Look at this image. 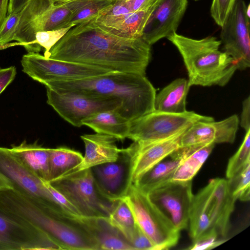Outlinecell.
<instances>
[{
  "label": "cell",
  "instance_id": "6da1fadb",
  "mask_svg": "<svg viewBox=\"0 0 250 250\" xmlns=\"http://www.w3.org/2000/svg\"><path fill=\"white\" fill-rule=\"evenodd\" d=\"M87 19L72 27L51 48L49 58L146 76L151 45L142 38L113 35Z\"/></svg>",
  "mask_w": 250,
  "mask_h": 250
},
{
  "label": "cell",
  "instance_id": "7a4b0ae2",
  "mask_svg": "<svg viewBox=\"0 0 250 250\" xmlns=\"http://www.w3.org/2000/svg\"><path fill=\"white\" fill-rule=\"evenodd\" d=\"M46 87L59 92H73L120 100L117 111L130 122L154 110L156 89L139 74L111 71L82 79L46 83Z\"/></svg>",
  "mask_w": 250,
  "mask_h": 250
},
{
  "label": "cell",
  "instance_id": "3957f363",
  "mask_svg": "<svg viewBox=\"0 0 250 250\" xmlns=\"http://www.w3.org/2000/svg\"><path fill=\"white\" fill-rule=\"evenodd\" d=\"M0 208L45 234L60 249L73 245L80 234L78 223L58 205H47L12 190H0Z\"/></svg>",
  "mask_w": 250,
  "mask_h": 250
},
{
  "label": "cell",
  "instance_id": "277c9868",
  "mask_svg": "<svg viewBox=\"0 0 250 250\" xmlns=\"http://www.w3.org/2000/svg\"><path fill=\"white\" fill-rule=\"evenodd\" d=\"M167 39L176 47L182 57L190 86H223L237 70L233 59L219 50L221 42L216 37L196 40L175 33Z\"/></svg>",
  "mask_w": 250,
  "mask_h": 250
},
{
  "label": "cell",
  "instance_id": "5b68a950",
  "mask_svg": "<svg viewBox=\"0 0 250 250\" xmlns=\"http://www.w3.org/2000/svg\"><path fill=\"white\" fill-rule=\"evenodd\" d=\"M236 201L229 192L227 180L221 178L211 179L194 195L188 223L192 242L213 230L226 238Z\"/></svg>",
  "mask_w": 250,
  "mask_h": 250
},
{
  "label": "cell",
  "instance_id": "8992f818",
  "mask_svg": "<svg viewBox=\"0 0 250 250\" xmlns=\"http://www.w3.org/2000/svg\"><path fill=\"white\" fill-rule=\"evenodd\" d=\"M123 199L131 211L136 224L154 244L156 250H168L178 243L180 231L147 194L132 184Z\"/></svg>",
  "mask_w": 250,
  "mask_h": 250
},
{
  "label": "cell",
  "instance_id": "52a82bcc",
  "mask_svg": "<svg viewBox=\"0 0 250 250\" xmlns=\"http://www.w3.org/2000/svg\"><path fill=\"white\" fill-rule=\"evenodd\" d=\"M85 217H107L114 202L104 197L90 168L71 171L49 182Z\"/></svg>",
  "mask_w": 250,
  "mask_h": 250
},
{
  "label": "cell",
  "instance_id": "ba28073f",
  "mask_svg": "<svg viewBox=\"0 0 250 250\" xmlns=\"http://www.w3.org/2000/svg\"><path fill=\"white\" fill-rule=\"evenodd\" d=\"M212 121V117L193 111L172 113L154 110L130 122L127 138L136 142L166 139L184 132L198 122Z\"/></svg>",
  "mask_w": 250,
  "mask_h": 250
},
{
  "label": "cell",
  "instance_id": "9c48e42d",
  "mask_svg": "<svg viewBox=\"0 0 250 250\" xmlns=\"http://www.w3.org/2000/svg\"><path fill=\"white\" fill-rule=\"evenodd\" d=\"M22 71L44 84L56 81L84 79L112 71L96 66L46 58L37 52H28L21 60Z\"/></svg>",
  "mask_w": 250,
  "mask_h": 250
},
{
  "label": "cell",
  "instance_id": "30bf717a",
  "mask_svg": "<svg viewBox=\"0 0 250 250\" xmlns=\"http://www.w3.org/2000/svg\"><path fill=\"white\" fill-rule=\"evenodd\" d=\"M46 88L47 103L64 120L76 127L93 114L118 108L121 102L114 98L90 95L73 92H59Z\"/></svg>",
  "mask_w": 250,
  "mask_h": 250
},
{
  "label": "cell",
  "instance_id": "8fae6325",
  "mask_svg": "<svg viewBox=\"0 0 250 250\" xmlns=\"http://www.w3.org/2000/svg\"><path fill=\"white\" fill-rule=\"evenodd\" d=\"M243 0H237L221 26L220 39L224 52L234 60L237 69L250 66V17Z\"/></svg>",
  "mask_w": 250,
  "mask_h": 250
},
{
  "label": "cell",
  "instance_id": "7c38bea8",
  "mask_svg": "<svg viewBox=\"0 0 250 250\" xmlns=\"http://www.w3.org/2000/svg\"><path fill=\"white\" fill-rule=\"evenodd\" d=\"M180 231L188 228L194 194L192 181H171L147 194Z\"/></svg>",
  "mask_w": 250,
  "mask_h": 250
},
{
  "label": "cell",
  "instance_id": "4fadbf2b",
  "mask_svg": "<svg viewBox=\"0 0 250 250\" xmlns=\"http://www.w3.org/2000/svg\"><path fill=\"white\" fill-rule=\"evenodd\" d=\"M59 250L42 232L0 208V250Z\"/></svg>",
  "mask_w": 250,
  "mask_h": 250
},
{
  "label": "cell",
  "instance_id": "5bb4252c",
  "mask_svg": "<svg viewBox=\"0 0 250 250\" xmlns=\"http://www.w3.org/2000/svg\"><path fill=\"white\" fill-rule=\"evenodd\" d=\"M0 172L11 182L15 191L44 204H57L47 188L46 181L27 169L12 154L9 148L0 147Z\"/></svg>",
  "mask_w": 250,
  "mask_h": 250
},
{
  "label": "cell",
  "instance_id": "9a60e30c",
  "mask_svg": "<svg viewBox=\"0 0 250 250\" xmlns=\"http://www.w3.org/2000/svg\"><path fill=\"white\" fill-rule=\"evenodd\" d=\"M130 162L126 148L122 149L116 161L91 168L97 188L104 197L114 202L125 196L130 186Z\"/></svg>",
  "mask_w": 250,
  "mask_h": 250
},
{
  "label": "cell",
  "instance_id": "2e32d148",
  "mask_svg": "<svg viewBox=\"0 0 250 250\" xmlns=\"http://www.w3.org/2000/svg\"><path fill=\"white\" fill-rule=\"evenodd\" d=\"M183 133L163 140L133 142L127 147L131 158L129 185L135 184L145 173L179 148Z\"/></svg>",
  "mask_w": 250,
  "mask_h": 250
},
{
  "label": "cell",
  "instance_id": "e0dca14e",
  "mask_svg": "<svg viewBox=\"0 0 250 250\" xmlns=\"http://www.w3.org/2000/svg\"><path fill=\"white\" fill-rule=\"evenodd\" d=\"M188 4V0H156L142 38L151 45L176 33Z\"/></svg>",
  "mask_w": 250,
  "mask_h": 250
},
{
  "label": "cell",
  "instance_id": "ac0fdd59",
  "mask_svg": "<svg viewBox=\"0 0 250 250\" xmlns=\"http://www.w3.org/2000/svg\"><path fill=\"white\" fill-rule=\"evenodd\" d=\"M239 120L233 115L219 122L199 121L182 134L180 147L216 143H233Z\"/></svg>",
  "mask_w": 250,
  "mask_h": 250
},
{
  "label": "cell",
  "instance_id": "d6986e66",
  "mask_svg": "<svg viewBox=\"0 0 250 250\" xmlns=\"http://www.w3.org/2000/svg\"><path fill=\"white\" fill-rule=\"evenodd\" d=\"M155 3L146 8L125 15L97 16L93 20L102 28L118 37L128 39L142 38L145 26Z\"/></svg>",
  "mask_w": 250,
  "mask_h": 250
},
{
  "label": "cell",
  "instance_id": "ffe728a7",
  "mask_svg": "<svg viewBox=\"0 0 250 250\" xmlns=\"http://www.w3.org/2000/svg\"><path fill=\"white\" fill-rule=\"evenodd\" d=\"M81 138L84 144L85 154L81 163L71 171H81L114 162L122 150L117 147L115 143L117 139L110 135L96 133L81 135Z\"/></svg>",
  "mask_w": 250,
  "mask_h": 250
},
{
  "label": "cell",
  "instance_id": "44dd1931",
  "mask_svg": "<svg viewBox=\"0 0 250 250\" xmlns=\"http://www.w3.org/2000/svg\"><path fill=\"white\" fill-rule=\"evenodd\" d=\"M107 217L75 216L97 241L100 250H134L120 232L110 224Z\"/></svg>",
  "mask_w": 250,
  "mask_h": 250
},
{
  "label": "cell",
  "instance_id": "7402d4cb",
  "mask_svg": "<svg viewBox=\"0 0 250 250\" xmlns=\"http://www.w3.org/2000/svg\"><path fill=\"white\" fill-rule=\"evenodd\" d=\"M188 146L180 147L145 173L135 184L142 192L148 194L172 181L173 175L185 158Z\"/></svg>",
  "mask_w": 250,
  "mask_h": 250
},
{
  "label": "cell",
  "instance_id": "603a6c76",
  "mask_svg": "<svg viewBox=\"0 0 250 250\" xmlns=\"http://www.w3.org/2000/svg\"><path fill=\"white\" fill-rule=\"evenodd\" d=\"M9 150L30 172L42 180L49 182V148L42 147L37 142L28 144L24 141Z\"/></svg>",
  "mask_w": 250,
  "mask_h": 250
},
{
  "label": "cell",
  "instance_id": "cb8c5ba5",
  "mask_svg": "<svg viewBox=\"0 0 250 250\" xmlns=\"http://www.w3.org/2000/svg\"><path fill=\"white\" fill-rule=\"evenodd\" d=\"M117 109L95 113L82 121L96 133L111 136L117 140L127 138L130 122L122 116Z\"/></svg>",
  "mask_w": 250,
  "mask_h": 250
},
{
  "label": "cell",
  "instance_id": "d4e9b609",
  "mask_svg": "<svg viewBox=\"0 0 250 250\" xmlns=\"http://www.w3.org/2000/svg\"><path fill=\"white\" fill-rule=\"evenodd\" d=\"M189 87L186 79L174 80L156 94L154 110L172 113L186 111V101Z\"/></svg>",
  "mask_w": 250,
  "mask_h": 250
},
{
  "label": "cell",
  "instance_id": "484cf974",
  "mask_svg": "<svg viewBox=\"0 0 250 250\" xmlns=\"http://www.w3.org/2000/svg\"><path fill=\"white\" fill-rule=\"evenodd\" d=\"M54 0H29L20 11V17L14 41L18 43H9L13 45H22L28 52L31 39V30L35 19L42 14L53 3Z\"/></svg>",
  "mask_w": 250,
  "mask_h": 250
},
{
  "label": "cell",
  "instance_id": "4316f807",
  "mask_svg": "<svg viewBox=\"0 0 250 250\" xmlns=\"http://www.w3.org/2000/svg\"><path fill=\"white\" fill-rule=\"evenodd\" d=\"M71 14L70 8L65 3L54 0L49 7L33 22L31 30V45L33 49V43L37 32L71 26L69 25Z\"/></svg>",
  "mask_w": 250,
  "mask_h": 250
},
{
  "label": "cell",
  "instance_id": "83f0119b",
  "mask_svg": "<svg viewBox=\"0 0 250 250\" xmlns=\"http://www.w3.org/2000/svg\"><path fill=\"white\" fill-rule=\"evenodd\" d=\"M214 145L209 144L188 146L187 154L176 169L172 181H192L211 153Z\"/></svg>",
  "mask_w": 250,
  "mask_h": 250
},
{
  "label": "cell",
  "instance_id": "f1b7e54d",
  "mask_svg": "<svg viewBox=\"0 0 250 250\" xmlns=\"http://www.w3.org/2000/svg\"><path fill=\"white\" fill-rule=\"evenodd\" d=\"M83 159L80 152L68 147L49 148L48 182L72 170Z\"/></svg>",
  "mask_w": 250,
  "mask_h": 250
},
{
  "label": "cell",
  "instance_id": "f546056e",
  "mask_svg": "<svg viewBox=\"0 0 250 250\" xmlns=\"http://www.w3.org/2000/svg\"><path fill=\"white\" fill-rule=\"evenodd\" d=\"M107 219L110 224L119 230L131 245L136 224L131 211L123 198L114 202Z\"/></svg>",
  "mask_w": 250,
  "mask_h": 250
},
{
  "label": "cell",
  "instance_id": "4dcf8cb0",
  "mask_svg": "<svg viewBox=\"0 0 250 250\" xmlns=\"http://www.w3.org/2000/svg\"><path fill=\"white\" fill-rule=\"evenodd\" d=\"M114 1L93 0L64 2L72 11L69 25L75 26L85 20L96 17Z\"/></svg>",
  "mask_w": 250,
  "mask_h": 250
},
{
  "label": "cell",
  "instance_id": "1f68e13d",
  "mask_svg": "<svg viewBox=\"0 0 250 250\" xmlns=\"http://www.w3.org/2000/svg\"><path fill=\"white\" fill-rule=\"evenodd\" d=\"M231 195L236 200L247 202L250 199V162L227 179Z\"/></svg>",
  "mask_w": 250,
  "mask_h": 250
},
{
  "label": "cell",
  "instance_id": "d6a6232c",
  "mask_svg": "<svg viewBox=\"0 0 250 250\" xmlns=\"http://www.w3.org/2000/svg\"><path fill=\"white\" fill-rule=\"evenodd\" d=\"M73 26L71 25L66 28L37 32L33 43V52L39 53L42 47L45 50L43 56L49 58L51 48Z\"/></svg>",
  "mask_w": 250,
  "mask_h": 250
},
{
  "label": "cell",
  "instance_id": "836d02e7",
  "mask_svg": "<svg viewBox=\"0 0 250 250\" xmlns=\"http://www.w3.org/2000/svg\"><path fill=\"white\" fill-rule=\"evenodd\" d=\"M250 162V130L246 132L243 141L236 153L229 159L226 177L229 178Z\"/></svg>",
  "mask_w": 250,
  "mask_h": 250
},
{
  "label": "cell",
  "instance_id": "e575fe53",
  "mask_svg": "<svg viewBox=\"0 0 250 250\" xmlns=\"http://www.w3.org/2000/svg\"><path fill=\"white\" fill-rule=\"evenodd\" d=\"M237 0H212L210 15L216 23L222 26Z\"/></svg>",
  "mask_w": 250,
  "mask_h": 250
},
{
  "label": "cell",
  "instance_id": "d590c367",
  "mask_svg": "<svg viewBox=\"0 0 250 250\" xmlns=\"http://www.w3.org/2000/svg\"><path fill=\"white\" fill-rule=\"evenodd\" d=\"M219 234L215 230L203 234L192 242L187 249L192 250H210L222 244L226 239H218Z\"/></svg>",
  "mask_w": 250,
  "mask_h": 250
},
{
  "label": "cell",
  "instance_id": "8d00e7d4",
  "mask_svg": "<svg viewBox=\"0 0 250 250\" xmlns=\"http://www.w3.org/2000/svg\"><path fill=\"white\" fill-rule=\"evenodd\" d=\"M46 185L56 202L67 213L73 216H80L77 209L60 192L54 188L48 182H45Z\"/></svg>",
  "mask_w": 250,
  "mask_h": 250
},
{
  "label": "cell",
  "instance_id": "74e56055",
  "mask_svg": "<svg viewBox=\"0 0 250 250\" xmlns=\"http://www.w3.org/2000/svg\"><path fill=\"white\" fill-rule=\"evenodd\" d=\"M131 245L134 250H156L154 244L137 224Z\"/></svg>",
  "mask_w": 250,
  "mask_h": 250
},
{
  "label": "cell",
  "instance_id": "f35d334b",
  "mask_svg": "<svg viewBox=\"0 0 250 250\" xmlns=\"http://www.w3.org/2000/svg\"><path fill=\"white\" fill-rule=\"evenodd\" d=\"M16 74V68L14 66L0 67V94L13 82Z\"/></svg>",
  "mask_w": 250,
  "mask_h": 250
},
{
  "label": "cell",
  "instance_id": "ab89813d",
  "mask_svg": "<svg viewBox=\"0 0 250 250\" xmlns=\"http://www.w3.org/2000/svg\"><path fill=\"white\" fill-rule=\"evenodd\" d=\"M240 125L245 131L250 130V97L248 96L243 102Z\"/></svg>",
  "mask_w": 250,
  "mask_h": 250
},
{
  "label": "cell",
  "instance_id": "60d3db41",
  "mask_svg": "<svg viewBox=\"0 0 250 250\" xmlns=\"http://www.w3.org/2000/svg\"><path fill=\"white\" fill-rule=\"evenodd\" d=\"M156 0H124L131 12L146 8L153 4Z\"/></svg>",
  "mask_w": 250,
  "mask_h": 250
},
{
  "label": "cell",
  "instance_id": "b9f144b4",
  "mask_svg": "<svg viewBox=\"0 0 250 250\" xmlns=\"http://www.w3.org/2000/svg\"><path fill=\"white\" fill-rule=\"evenodd\" d=\"M28 1L29 0H9L8 14L20 11Z\"/></svg>",
  "mask_w": 250,
  "mask_h": 250
},
{
  "label": "cell",
  "instance_id": "7bdbcfd3",
  "mask_svg": "<svg viewBox=\"0 0 250 250\" xmlns=\"http://www.w3.org/2000/svg\"><path fill=\"white\" fill-rule=\"evenodd\" d=\"M9 0H0V29L8 14Z\"/></svg>",
  "mask_w": 250,
  "mask_h": 250
},
{
  "label": "cell",
  "instance_id": "ee69618b",
  "mask_svg": "<svg viewBox=\"0 0 250 250\" xmlns=\"http://www.w3.org/2000/svg\"><path fill=\"white\" fill-rule=\"evenodd\" d=\"M12 189H13V186L11 182L0 172V190Z\"/></svg>",
  "mask_w": 250,
  "mask_h": 250
},
{
  "label": "cell",
  "instance_id": "f6af8a7d",
  "mask_svg": "<svg viewBox=\"0 0 250 250\" xmlns=\"http://www.w3.org/2000/svg\"><path fill=\"white\" fill-rule=\"evenodd\" d=\"M56 1L62 2H68L73 1H86V0H55ZM108 0V1H116L117 0Z\"/></svg>",
  "mask_w": 250,
  "mask_h": 250
},
{
  "label": "cell",
  "instance_id": "bcb514c9",
  "mask_svg": "<svg viewBox=\"0 0 250 250\" xmlns=\"http://www.w3.org/2000/svg\"><path fill=\"white\" fill-rule=\"evenodd\" d=\"M246 12H247V14L248 15V16L250 17V4L248 5V6H247V9H246Z\"/></svg>",
  "mask_w": 250,
  "mask_h": 250
},
{
  "label": "cell",
  "instance_id": "7dc6e473",
  "mask_svg": "<svg viewBox=\"0 0 250 250\" xmlns=\"http://www.w3.org/2000/svg\"><path fill=\"white\" fill-rule=\"evenodd\" d=\"M196 0V1H197V0Z\"/></svg>",
  "mask_w": 250,
  "mask_h": 250
}]
</instances>
